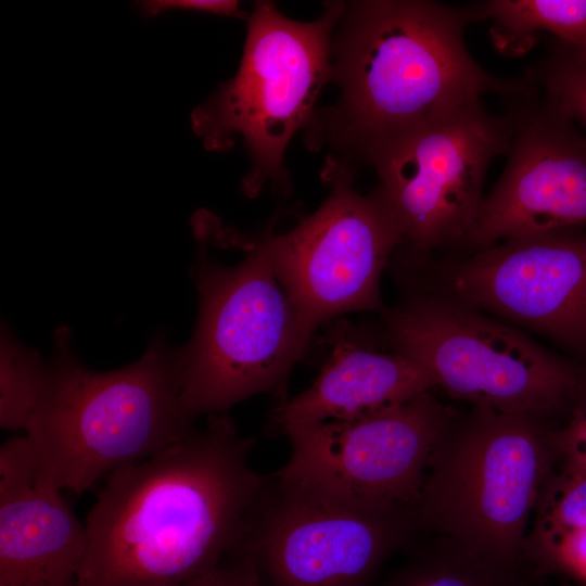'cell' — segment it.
Segmentation results:
<instances>
[{"label": "cell", "mask_w": 586, "mask_h": 586, "mask_svg": "<svg viewBox=\"0 0 586 586\" xmlns=\"http://www.w3.org/2000/svg\"><path fill=\"white\" fill-rule=\"evenodd\" d=\"M136 7L145 17H153L175 10L203 12L246 20L250 16V14L240 9L239 2L233 0H145L136 2Z\"/></svg>", "instance_id": "cell-23"}, {"label": "cell", "mask_w": 586, "mask_h": 586, "mask_svg": "<svg viewBox=\"0 0 586 586\" xmlns=\"http://www.w3.org/2000/svg\"><path fill=\"white\" fill-rule=\"evenodd\" d=\"M455 413L428 391L356 419L289 428L282 434L291 455L276 476L354 499L410 508Z\"/></svg>", "instance_id": "cell-11"}, {"label": "cell", "mask_w": 586, "mask_h": 586, "mask_svg": "<svg viewBox=\"0 0 586 586\" xmlns=\"http://www.w3.org/2000/svg\"><path fill=\"white\" fill-rule=\"evenodd\" d=\"M333 330L330 358L314 383L275 408L271 425L294 426L356 419L436 388L432 374L398 353L359 344L346 326Z\"/></svg>", "instance_id": "cell-15"}, {"label": "cell", "mask_w": 586, "mask_h": 586, "mask_svg": "<svg viewBox=\"0 0 586 586\" xmlns=\"http://www.w3.org/2000/svg\"><path fill=\"white\" fill-rule=\"evenodd\" d=\"M555 430L484 406L456 412L410 506L416 530L504 563L530 564L528 521L559 463Z\"/></svg>", "instance_id": "cell-4"}, {"label": "cell", "mask_w": 586, "mask_h": 586, "mask_svg": "<svg viewBox=\"0 0 586 586\" xmlns=\"http://www.w3.org/2000/svg\"><path fill=\"white\" fill-rule=\"evenodd\" d=\"M515 119L482 100L392 145L370 164L375 189L392 211L403 245L424 254L464 244L484 201L491 163L507 154Z\"/></svg>", "instance_id": "cell-9"}, {"label": "cell", "mask_w": 586, "mask_h": 586, "mask_svg": "<svg viewBox=\"0 0 586 586\" xmlns=\"http://www.w3.org/2000/svg\"><path fill=\"white\" fill-rule=\"evenodd\" d=\"M473 22L475 3H355L331 65L341 98L323 117L328 137L371 162L484 94L507 100L527 93L523 77H497L470 54L464 29Z\"/></svg>", "instance_id": "cell-2"}, {"label": "cell", "mask_w": 586, "mask_h": 586, "mask_svg": "<svg viewBox=\"0 0 586 586\" xmlns=\"http://www.w3.org/2000/svg\"><path fill=\"white\" fill-rule=\"evenodd\" d=\"M385 322L395 352L426 369L436 388L472 406L557 429L586 388L585 373L447 295H413Z\"/></svg>", "instance_id": "cell-6"}, {"label": "cell", "mask_w": 586, "mask_h": 586, "mask_svg": "<svg viewBox=\"0 0 586 586\" xmlns=\"http://www.w3.org/2000/svg\"><path fill=\"white\" fill-rule=\"evenodd\" d=\"M477 22L489 21L495 49L521 56L540 31L586 55V0H489L475 3Z\"/></svg>", "instance_id": "cell-17"}, {"label": "cell", "mask_w": 586, "mask_h": 586, "mask_svg": "<svg viewBox=\"0 0 586 586\" xmlns=\"http://www.w3.org/2000/svg\"><path fill=\"white\" fill-rule=\"evenodd\" d=\"M527 565L504 563L433 535L385 586H527Z\"/></svg>", "instance_id": "cell-18"}, {"label": "cell", "mask_w": 586, "mask_h": 586, "mask_svg": "<svg viewBox=\"0 0 586 586\" xmlns=\"http://www.w3.org/2000/svg\"><path fill=\"white\" fill-rule=\"evenodd\" d=\"M446 282L449 297L586 347V231L558 230L477 250L447 271Z\"/></svg>", "instance_id": "cell-13"}, {"label": "cell", "mask_w": 586, "mask_h": 586, "mask_svg": "<svg viewBox=\"0 0 586 586\" xmlns=\"http://www.w3.org/2000/svg\"><path fill=\"white\" fill-rule=\"evenodd\" d=\"M243 247L245 257L232 266L203 250L196 262L199 319L180 349L182 399L194 419L225 413L256 394L285 399L290 372L310 340L276 277L264 235Z\"/></svg>", "instance_id": "cell-5"}, {"label": "cell", "mask_w": 586, "mask_h": 586, "mask_svg": "<svg viewBox=\"0 0 586 586\" xmlns=\"http://www.w3.org/2000/svg\"><path fill=\"white\" fill-rule=\"evenodd\" d=\"M38 474L27 442L0 447V586H78L85 524Z\"/></svg>", "instance_id": "cell-14"}, {"label": "cell", "mask_w": 586, "mask_h": 586, "mask_svg": "<svg viewBox=\"0 0 586 586\" xmlns=\"http://www.w3.org/2000/svg\"><path fill=\"white\" fill-rule=\"evenodd\" d=\"M225 413L105 476L85 522L78 586H180L237 547L268 477Z\"/></svg>", "instance_id": "cell-1"}, {"label": "cell", "mask_w": 586, "mask_h": 586, "mask_svg": "<svg viewBox=\"0 0 586 586\" xmlns=\"http://www.w3.org/2000/svg\"><path fill=\"white\" fill-rule=\"evenodd\" d=\"M524 555L540 572L560 571L586 586V476H574L540 495Z\"/></svg>", "instance_id": "cell-16"}, {"label": "cell", "mask_w": 586, "mask_h": 586, "mask_svg": "<svg viewBox=\"0 0 586 586\" xmlns=\"http://www.w3.org/2000/svg\"><path fill=\"white\" fill-rule=\"evenodd\" d=\"M193 420L182 399L180 349L157 337L131 365L99 372L80 364L62 328L25 434L38 480L81 495L184 438Z\"/></svg>", "instance_id": "cell-3"}, {"label": "cell", "mask_w": 586, "mask_h": 586, "mask_svg": "<svg viewBox=\"0 0 586 586\" xmlns=\"http://www.w3.org/2000/svg\"><path fill=\"white\" fill-rule=\"evenodd\" d=\"M523 77L555 112L586 135V55L553 40L547 54L528 66Z\"/></svg>", "instance_id": "cell-20"}, {"label": "cell", "mask_w": 586, "mask_h": 586, "mask_svg": "<svg viewBox=\"0 0 586 586\" xmlns=\"http://www.w3.org/2000/svg\"><path fill=\"white\" fill-rule=\"evenodd\" d=\"M47 362L7 329L1 333L0 426L26 431L44 385Z\"/></svg>", "instance_id": "cell-19"}, {"label": "cell", "mask_w": 586, "mask_h": 586, "mask_svg": "<svg viewBox=\"0 0 586 586\" xmlns=\"http://www.w3.org/2000/svg\"><path fill=\"white\" fill-rule=\"evenodd\" d=\"M558 469L586 475V388L574 402L564 422L553 431Z\"/></svg>", "instance_id": "cell-21"}, {"label": "cell", "mask_w": 586, "mask_h": 586, "mask_svg": "<svg viewBox=\"0 0 586 586\" xmlns=\"http://www.w3.org/2000/svg\"><path fill=\"white\" fill-rule=\"evenodd\" d=\"M343 11V3L333 2L318 20L297 22L258 2L247 18L237 74L194 109L192 128L207 150L228 149L238 139L244 143L251 161L243 180L249 196L267 181L282 179L284 151L309 123L331 76L330 36Z\"/></svg>", "instance_id": "cell-7"}, {"label": "cell", "mask_w": 586, "mask_h": 586, "mask_svg": "<svg viewBox=\"0 0 586 586\" xmlns=\"http://www.w3.org/2000/svg\"><path fill=\"white\" fill-rule=\"evenodd\" d=\"M515 119L505 169L464 245L586 226V135L532 89L504 100Z\"/></svg>", "instance_id": "cell-12"}, {"label": "cell", "mask_w": 586, "mask_h": 586, "mask_svg": "<svg viewBox=\"0 0 586 586\" xmlns=\"http://www.w3.org/2000/svg\"><path fill=\"white\" fill-rule=\"evenodd\" d=\"M229 556L215 570L180 586H266L251 560L235 553Z\"/></svg>", "instance_id": "cell-22"}, {"label": "cell", "mask_w": 586, "mask_h": 586, "mask_svg": "<svg viewBox=\"0 0 586 586\" xmlns=\"http://www.w3.org/2000/svg\"><path fill=\"white\" fill-rule=\"evenodd\" d=\"M276 479L275 486L265 485L231 552L251 560L266 586H367L417 531L405 505Z\"/></svg>", "instance_id": "cell-8"}, {"label": "cell", "mask_w": 586, "mask_h": 586, "mask_svg": "<svg viewBox=\"0 0 586 586\" xmlns=\"http://www.w3.org/2000/svg\"><path fill=\"white\" fill-rule=\"evenodd\" d=\"M276 277L311 337L327 320L381 307L380 278L403 237L379 192L361 195L339 171L328 199L282 234H263Z\"/></svg>", "instance_id": "cell-10"}]
</instances>
